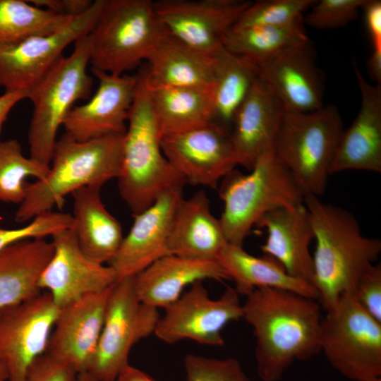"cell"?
Instances as JSON below:
<instances>
[{
    "instance_id": "1",
    "label": "cell",
    "mask_w": 381,
    "mask_h": 381,
    "mask_svg": "<svg viewBox=\"0 0 381 381\" xmlns=\"http://www.w3.org/2000/svg\"><path fill=\"white\" fill-rule=\"evenodd\" d=\"M246 296L243 319L253 331L257 373L262 381H279L295 361L321 352L322 306L317 299L268 287Z\"/></svg>"
},
{
    "instance_id": "2",
    "label": "cell",
    "mask_w": 381,
    "mask_h": 381,
    "mask_svg": "<svg viewBox=\"0 0 381 381\" xmlns=\"http://www.w3.org/2000/svg\"><path fill=\"white\" fill-rule=\"evenodd\" d=\"M315 240L312 284L325 310L353 293L381 253V241L363 235L355 217L344 208L305 196Z\"/></svg>"
},
{
    "instance_id": "3",
    "label": "cell",
    "mask_w": 381,
    "mask_h": 381,
    "mask_svg": "<svg viewBox=\"0 0 381 381\" xmlns=\"http://www.w3.org/2000/svg\"><path fill=\"white\" fill-rule=\"evenodd\" d=\"M124 133H111L80 142L67 133L57 139L52 166L44 179L26 183L25 196L14 219L24 222L61 208L68 194L86 186H102L118 178L122 162Z\"/></svg>"
},
{
    "instance_id": "4",
    "label": "cell",
    "mask_w": 381,
    "mask_h": 381,
    "mask_svg": "<svg viewBox=\"0 0 381 381\" xmlns=\"http://www.w3.org/2000/svg\"><path fill=\"white\" fill-rule=\"evenodd\" d=\"M137 75L117 178L120 195L133 215L150 207L165 191L186 183L162 152L145 68Z\"/></svg>"
},
{
    "instance_id": "5",
    "label": "cell",
    "mask_w": 381,
    "mask_h": 381,
    "mask_svg": "<svg viewBox=\"0 0 381 381\" xmlns=\"http://www.w3.org/2000/svg\"><path fill=\"white\" fill-rule=\"evenodd\" d=\"M250 172L234 169L222 180L219 218L229 243L243 247L252 227L267 212L303 202L304 195L273 151L261 156Z\"/></svg>"
},
{
    "instance_id": "6",
    "label": "cell",
    "mask_w": 381,
    "mask_h": 381,
    "mask_svg": "<svg viewBox=\"0 0 381 381\" xmlns=\"http://www.w3.org/2000/svg\"><path fill=\"white\" fill-rule=\"evenodd\" d=\"M166 32L150 0H104L87 35L92 71L124 75Z\"/></svg>"
},
{
    "instance_id": "7",
    "label": "cell",
    "mask_w": 381,
    "mask_h": 381,
    "mask_svg": "<svg viewBox=\"0 0 381 381\" xmlns=\"http://www.w3.org/2000/svg\"><path fill=\"white\" fill-rule=\"evenodd\" d=\"M343 130L341 117L333 104L308 113L284 111L273 153L304 197H319L325 191Z\"/></svg>"
},
{
    "instance_id": "8",
    "label": "cell",
    "mask_w": 381,
    "mask_h": 381,
    "mask_svg": "<svg viewBox=\"0 0 381 381\" xmlns=\"http://www.w3.org/2000/svg\"><path fill=\"white\" fill-rule=\"evenodd\" d=\"M90 48L87 35L74 42L72 53L61 56L28 91L33 111L28 131L30 157L50 166L59 128L81 99L92 92V78L87 74Z\"/></svg>"
},
{
    "instance_id": "9",
    "label": "cell",
    "mask_w": 381,
    "mask_h": 381,
    "mask_svg": "<svg viewBox=\"0 0 381 381\" xmlns=\"http://www.w3.org/2000/svg\"><path fill=\"white\" fill-rule=\"evenodd\" d=\"M320 350L330 365L350 380L381 377V322L351 294L341 296L322 317Z\"/></svg>"
},
{
    "instance_id": "10",
    "label": "cell",
    "mask_w": 381,
    "mask_h": 381,
    "mask_svg": "<svg viewBox=\"0 0 381 381\" xmlns=\"http://www.w3.org/2000/svg\"><path fill=\"white\" fill-rule=\"evenodd\" d=\"M133 277L119 280L112 288L97 345L85 371L99 381H116L129 365L132 347L154 334L159 320V310L137 297Z\"/></svg>"
},
{
    "instance_id": "11",
    "label": "cell",
    "mask_w": 381,
    "mask_h": 381,
    "mask_svg": "<svg viewBox=\"0 0 381 381\" xmlns=\"http://www.w3.org/2000/svg\"><path fill=\"white\" fill-rule=\"evenodd\" d=\"M202 282L193 283L164 308L154 332L159 339L169 344L184 339L213 346L224 344L222 331L230 322L243 319V304L234 287L228 286L213 299Z\"/></svg>"
},
{
    "instance_id": "12",
    "label": "cell",
    "mask_w": 381,
    "mask_h": 381,
    "mask_svg": "<svg viewBox=\"0 0 381 381\" xmlns=\"http://www.w3.org/2000/svg\"><path fill=\"white\" fill-rule=\"evenodd\" d=\"M103 1H94L86 11L56 32L0 44V87L5 91H29L63 56L70 44L89 34Z\"/></svg>"
},
{
    "instance_id": "13",
    "label": "cell",
    "mask_w": 381,
    "mask_h": 381,
    "mask_svg": "<svg viewBox=\"0 0 381 381\" xmlns=\"http://www.w3.org/2000/svg\"><path fill=\"white\" fill-rule=\"evenodd\" d=\"M59 310L48 292L0 308V359L8 381H27L30 366L46 352Z\"/></svg>"
},
{
    "instance_id": "14",
    "label": "cell",
    "mask_w": 381,
    "mask_h": 381,
    "mask_svg": "<svg viewBox=\"0 0 381 381\" xmlns=\"http://www.w3.org/2000/svg\"><path fill=\"white\" fill-rule=\"evenodd\" d=\"M162 152L185 183L216 188L238 165L230 133L212 121L161 138Z\"/></svg>"
},
{
    "instance_id": "15",
    "label": "cell",
    "mask_w": 381,
    "mask_h": 381,
    "mask_svg": "<svg viewBox=\"0 0 381 381\" xmlns=\"http://www.w3.org/2000/svg\"><path fill=\"white\" fill-rule=\"evenodd\" d=\"M252 1L243 0H158L157 16L166 30L208 55L224 47L229 31Z\"/></svg>"
},
{
    "instance_id": "16",
    "label": "cell",
    "mask_w": 381,
    "mask_h": 381,
    "mask_svg": "<svg viewBox=\"0 0 381 381\" xmlns=\"http://www.w3.org/2000/svg\"><path fill=\"white\" fill-rule=\"evenodd\" d=\"M52 238L53 254L38 284L40 289L47 290L59 308L117 282L109 265L95 262L83 253L73 228L60 231Z\"/></svg>"
},
{
    "instance_id": "17",
    "label": "cell",
    "mask_w": 381,
    "mask_h": 381,
    "mask_svg": "<svg viewBox=\"0 0 381 381\" xmlns=\"http://www.w3.org/2000/svg\"><path fill=\"white\" fill-rule=\"evenodd\" d=\"M257 68L285 111L308 113L323 107V75L310 39L286 47Z\"/></svg>"
},
{
    "instance_id": "18",
    "label": "cell",
    "mask_w": 381,
    "mask_h": 381,
    "mask_svg": "<svg viewBox=\"0 0 381 381\" xmlns=\"http://www.w3.org/2000/svg\"><path fill=\"white\" fill-rule=\"evenodd\" d=\"M92 72L99 82L96 92L86 103L74 106L62 126L80 142L125 132L138 82L137 74Z\"/></svg>"
},
{
    "instance_id": "19",
    "label": "cell",
    "mask_w": 381,
    "mask_h": 381,
    "mask_svg": "<svg viewBox=\"0 0 381 381\" xmlns=\"http://www.w3.org/2000/svg\"><path fill=\"white\" fill-rule=\"evenodd\" d=\"M110 288L86 295L59 308L45 353L87 370L104 324Z\"/></svg>"
},
{
    "instance_id": "20",
    "label": "cell",
    "mask_w": 381,
    "mask_h": 381,
    "mask_svg": "<svg viewBox=\"0 0 381 381\" xmlns=\"http://www.w3.org/2000/svg\"><path fill=\"white\" fill-rule=\"evenodd\" d=\"M183 187L168 190L147 209L134 215L128 234L109 265L117 279L135 277L157 260L168 255L167 240Z\"/></svg>"
},
{
    "instance_id": "21",
    "label": "cell",
    "mask_w": 381,
    "mask_h": 381,
    "mask_svg": "<svg viewBox=\"0 0 381 381\" xmlns=\"http://www.w3.org/2000/svg\"><path fill=\"white\" fill-rule=\"evenodd\" d=\"M361 106L351 126L343 130L330 174L346 170L381 172V84L366 81L354 63Z\"/></svg>"
},
{
    "instance_id": "22",
    "label": "cell",
    "mask_w": 381,
    "mask_h": 381,
    "mask_svg": "<svg viewBox=\"0 0 381 381\" xmlns=\"http://www.w3.org/2000/svg\"><path fill=\"white\" fill-rule=\"evenodd\" d=\"M285 109L267 84L259 77L236 112L231 140L238 165L251 170L273 145Z\"/></svg>"
},
{
    "instance_id": "23",
    "label": "cell",
    "mask_w": 381,
    "mask_h": 381,
    "mask_svg": "<svg viewBox=\"0 0 381 381\" xmlns=\"http://www.w3.org/2000/svg\"><path fill=\"white\" fill-rule=\"evenodd\" d=\"M256 225L267 231L266 241L260 246L263 254L277 260L291 277L312 284L313 256L309 246L314 234L304 203L271 210Z\"/></svg>"
},
{
    "instance_id": "24",
    "label": "cell",
    "mask_w": 381,
    "mask_h": 381,
    "mask_svg": "<svg viewBox=\"0 0 381 381\" xmlns=\"http://www.w3.org/2000/svg\"><path fill=\"white\" fill-rule=\"evenodd\" d=\"M207 279L230 280L217 260L167 255L136 274L133 277V286L140 301L157 309H164L181 296L186 286Z\"/></svg>"
},
{
    "instance_id": "25",
    "label": "cell",
    "mask_w": 381,
    "mask_h": 381,
    "mask_svg": "<svg viewBox=\"0 0 381 381\" xmlns=\"http://www.w3.org/2000/svg\"><path fill=\"white\" fill-rule=\"evenodd\" d=\"M219 219L211 212L202 190L179 202L167 240L168 255L200 260H217L227 243Z\"/></svg>"
},
{
    "instance_id": "26",
    "label": "cell",
    "mask_w": 381,
    "mask_h": 381,
    "mask_svg": "<svg viewBox=\"0 0 381 381\" xmlns=\"http://www.w3.org/2000/svg\"><path fill=\"white\" fill-rule=\"evenodd\" d=\"M146 61L145 68L150 88L213 87L212 55L196 50L167 30Z\"/></svg>"
},
{
    "instance_id": "27",
    "label": "cell",
    "mask_w": 381,
    "mask_h": 381,
    "mask_svg": "<svg viewBox=\"0 0 381 381\" xmlns=\"http://www.w3.org/2000/svg\"><path fill=\"white\" fill-rule=\"evenodd\" d=\"M101 188L86 186L74 191L73 231L83 253L98 263L109 264L123 239L119 222L103 204Z\"/></svg>"
},
{
    "instance_id": "28",
    "label": "cell",
    "mask_w": 381,
    "mask_h": 381,
    "mask_svg": "<svg viewBox=\"0 0 381 381\" xmlns=\"http://www.w3.org/2000/svg\"><path fill=\"white\" fill-rule=\"evenodd\" d=\"M54 251L52 241L31 238L0 250V308L40 293V277Z\"/></svg>"
},
{
    "instance_id": "29",
    "label": "cell",
    "mask_w": 381,
    "mask_h": 381,
    "mask_svg": "<svg viewBox=\"0 0 381 381\" xmlns=\"http://www.w3.org/2000/svg\"><path fill=\"white\" fill-rule=\"evenodd\" d=\"M217 261L234 281L238 294L247 296L258 288H273L293 291L318 299L315 287L309 282L289 275L274 258L264 255L253 256L241 246L227 243Z\"/></svg>"
},
{
    "instance_id": "30",
    "label": "cell",
    "mask_w": 381,
    "mask_h": 381,
    "mask_svg": "<svg viewBox=\"0 0 381 381\" xmlns=\"http://www.w3.org/2000/svg\"><path fill=\"white\" fill-rule=\"evenodd\" d=\"M212 90L201 87H150L161 138L213 121Z\"/></svg>"
},
{
    "instance_id": "31",
    "label": "cell",
    "mask_w": 381,
    "mask_h": 381,
    "mask_svg": "<svg viewBox=\"0 0 381 381\" xmlns=\"http://www.w3.org/2000/svg\"><path fill=\"white\" fill-rule=\"evenodd\" d=\"M213 121L227 128L259 78L255 66L224 47L212 54Z\"/></svg>"
},
{
    "instance_id": "32",
    "label": "cell",
    "mask_w": 381,
    "mask_h": 381,
    "mask_svg": "<svg viewBox=\"0 0 381 381\" xmlns=\"http://www.w3.org/2000/svg\"><path fill=\"white\" fill-rule=\"evenodd\" d=\"M303 18L285 25L231 28L225 37L224 47L257 67L286 47L309 39Z\"/></svg>"
},
{
    "instance_id": "33",
    "label": "cell",
    "mask_w": 381,
    "mask_h": 381,
    "mask_svg": "<svg viewBox=\"0 0 381 381\" xmlns=\"http://www.w3.org/2000/svg\"><path fill=\"white\" fill-rule=\"evenodd\" d=\"M74 17L36 6L29 1L0 0V44L56 32Z\"/></svg>"
},
{
    "instance_id": "34",
    "label": "cell",
    "mask_w": 381,
    "mask_h": 381,
    "mask_svg": "<svg viewBox=\"0 0 381 381\" xmlns=\"http://www.w3.org/2000/svg\"><path fill=\"white\" fill-rule=\"evenodd\" d=\"M49 165L25 157L16 139L0 141V200L20 204L25 198L28 177L45 178Z\"/></svg>"
},
{
    "instance_id": "35",
    "label": "cell",
    "mask_w": 381,
    "mask_h": 381,
    "mask_svg": "<svg viewBox=\"0 0 381 381\" xmlns=\"http://www.w3.org/2000/svg\"><path fill=\"white\" fill-rule=\"evenodd\" d=\"M315 0H263L251 2L232 28L254 26H279L293 23L303 18Z\"/></svg>"
},
{
    "instance_id": "36",
    "label": "cell",
    "mask_w": 381,
    "mask_h": 381,
    "mask_svg": "<svg viewBox=\"0 0 381 381\" xmlns=\"http://www.w3.org/2000/svg\"><path fill=\"white\" fill-rule=\"evenodd\" d=\"M184 368L186 381H251L234 358L219 359L188 354Z\"/></svg>"
},
{
    "instance_id": "37",
    "label": "cell",
    "mask_w": 381,
    "mask_h": 381,
    "mask_svg": "<svg viewBox=\"0 0 381 381\" xmlns=\"http://www.w3.org/2000/svg\"><path fill=\"white\" fill-rule=\"evenodd\" d=\"M73 227V216L61 212H47L34 217L32 222L18 229H0V250L17 242L44 238Z\"/></svg>"
},
{
    "instance_id": "38",
    "label": "cell",
    "mask_w": 381,
    "mask_h": 381,
    "mask_svg": "<svg viewBox=\"0 0 381 381\" xmlns=\"http://www.w3.org/2000/svg\"><path fill=\"white\" fill-rule=\"evenodd\" d=\"M367 0H320L311 7L303 23L318 30L345 26L358 16Z\"/></svg>"
},
{
    "instance_id": "39",
    "label": "cell",
    "mask_w": 381,
    "mask_h": 381,
    "mask_svg": "<svg viewBox=\"0 0 381 381\" xmlns=\"http://www.w3.org/2000/svg\"><path fill=\"white\" fill-rule=\"evenodd\" d=\"M361 308L381 322V265H373L360 279L351 295Z\"/></svg>"
},
{
    "instance_id": "40",
    "label": "cell",
    "mask_w": 381,
    "mask_h": 381,
    "mask_svg": "<svg viewBox=\"0 0 381 381\" xmlns=\"http://www.w3.org/2000/svg\"><path fill=\"white\" fill-rule=\"evenodd\" d=\"M78 374L71 365L44 353L30 366L27 381H75Z\"/></svg>"
},
{
    "instance_id": "41",
    "label": "cell",
    "mask_w": 381,
    "mask_h": 381,
    "mask_svg": "<svg viewBox=\"0 0 381 381\" xmlns=\"http://www.w3.org/2000/svg\"><path fill=\"white\" fill-rule=\"evenodd\" d=\"M373 47V53L381 54V1L367 0L362 7Z\"/></svg>"
},
{
    "instance_id": "42",
    "label": "cell",
    "mask_w": 381,
    "mask_h": 381,
    "mask_svg": "<svg viewBox=\"0 0 381 381\" xmlns=\"http://www.w3.org/2000/svg\"><path fill=\"white\" fill-rule=\"evenodd\" d=\"M29 2L56 13L75 16L86 11L93 1L90 0H31Z\"/></svg>"
},
{
    "instance_id": "43",
    "label": "cell",
    "mask_w": 381,
    "mask_h": 381,
    "mask_svg": "<svg viewBox=\"0 0 381 381\" xmlns=\"http://www.w3.org/2000/svg\"><path fill=\"white\" fill-rule=\"evenodd\" d=\"M28 98V91H5L0 96V134L11 110L19 102Z\"/></svg>"
},
{
    "instance_id": "44",
    "label": "cell",
    "mask_w": 381,
    "mask_h": 381,
    "mask_svg": "<svg viewBox=\"0 0 381 381\" xmlns=\"http://www.w3.org/2000/svg\"><path fill=\"white\" fill-rule=\"evenodd\" d=\"M116 381H157L143 370L131 365L126 366Z\"/></svg>"
},
{
    "instance_id": "45",
    "label": "cell",
    "mask_w": 381,
    "mask_h": 381,
    "mask_svg": "<svg viewBox=\"0 0 381 381\" xmlns=\"http://www.w3.org/2000/svg\"><path fill=\"white\" fill-rule=\"evenodd\" d=\"M367 68L370 78L381 84V54L372 53L367 60Z\"/></svg>"
},
{
    "instance_id": "46",
    "label": "cell",
    "mask_w": 381,
    "mask_h": 381,
    "mask_svg": "<svg viewBox=\"0 0 381 381\" xmlns=\"http://www.w3.org/2000/svg\"><path fill=\"white\" fill-rule=\"evenodd\" d=\"M9 373L6 363L0 359V381H8Z\"/></svg>"
},
{
    "instance_id": "47",
    "label": "cell",
    "mask_w": 381,
    "mask_h": 381,
    "mask_svg": "<svg viewBox=\"0 0 381 381\" xmlns=\"http://www.w3.org/2000/svg\"><path fill=\"white\" fill-rule=\"evenodd\" d=\"M75 381H99L90 375L87 372L79 373L77 375Z\"/></svg>"
},
{
    "instance_id": "48",
    "label": "cell",
    "mask_w": 381,
    "mask_h": 381,
    "mask_svg": "<svg viewBox=\"0 0 381 381\" xmlns=\"http://www.w3.org/2000/svg\"><path fill=\"white\" fill-rule=\"evenodd\" d=\"M369 381H381V377L375 378Z\"/></svg>"
}]
</instances>
